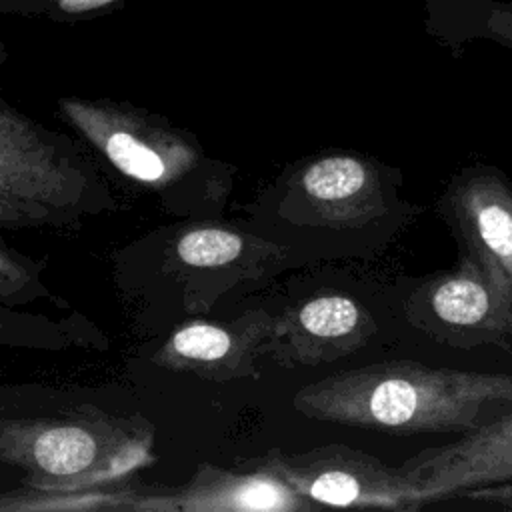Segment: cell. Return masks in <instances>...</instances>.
Segmentation results:
<instances>
[{"label":"cell","mask_w":512,"mask_h":512,"mask_svg":"<svg viewBox=\"0 0 512 512\" xmlns=\"http://www.w3.org/2000/svg\"><path fill=\"white\" fill-rule=\"evenodd\" d=\"M150 436H130L104 416L0 422V460L30 472L42 490H78L150 460Z\"/></svg>","instance_id":"5"},{"label":"cell","mask_w":512,"mask_h":512,"mask_svg":"<svg viewBox=\"0 0 512 512\" xmlns=\"http://www.w3.org/2000/svg\"><path fill=\"white\" fill-rule=\"evenodd\" d=\"M400 468L416 480L424 504L466 488L512 482V404L496 420L466 430L452 444L422 450Z\"/></svg>","instance_id":"12"},{"label":"cell","mask_w":512,"mask_h":512,"mask_svg":"<svg viewBox=\"0 0 512 512\" xmlns=\"http://www.w3.org/2000/svg\"><path fill=\"white\" fill-rule=\"evenodd\" d=\"M44 226L36 216L14 204L12 200L0 196V230H20Z\"/></svg>","instance_id":"18"},{"label":"cell","mask_w":512,"mask_h":512,"mask_svg":"<svg viewBox=\"0 0 512 512\" xmlns=\"http://www.w3.org/2000/svg\"><path fill=\"white\" fill-rule=\"evenodd\" d=\"M130 508L168 512H302L320 506L252 460L250 470L244 472L200 464L182 488L162 496H146L132 502Z\"/></svg>","instance_id":"13"},{"label":"cell","mask_w":512,"mask_h":512,"mask_svg":"<svg viewBox=\"0 0 512 512\" xmlns=\"http://www.w3.org/2000/svg\"><path fill=\"white\" fill-rule=\"evenodd\" d=\"M42 270L44 266L38 260L12 250L0 238V304L20 308L54 298L42 280Z\"/></svg>","instance_id":"15"},{"label":"cell","mask_w":512,"mask_h":512,"mask_svg":"<svg viewBox=\"0 0 512 512\" xmlns=\"http://www.w3.org/2000/svg\"><path fill=\"white\" fill-rule=\"evenodd\" d=\"M60 118L80 142L166 212L192 220L220 216L234 168L210 158L196 136L164 116L110 98L60 96Z\"/></svg>","instance_id":"2"},{"label":"cell","mask_w":512,"mask_h":512,"mask_svg":"<svg viewBox=\"0 0 512 512\" xmlns=\"http://www.w3.org/2000/svg\"><path fill=\"white\" fill-rule=\"evenodd\" d=\"M378 326L372 314L346 294H316L274 316L262 356L292 368L318 366L364 348Z\"/></svg>","instance_id":"9"},{"label":"cell","mask_w":512,"mask_h":512,"mask_svg":"<svg viewBox=\"0 0 512 512\" xmlns=\"http://www.w3.org/2000/svg\"><path fill=\"white\" fill-rule=\"evenodd\" d=\"M484 26V36L512 48V6L490 2V12Z\"/></svg>","instance_id":"17"},{"label":"cell","mask_w":512,"mask_h":512,"mask_svg":"<svg viewBox=\"0 0 512 512\" xmlns=\"http://www.w3.org/2000/svg\"><path fill=\"white\" fill-rule=\"evenodd\" d=\"M80 324L84 320H58L0 304V346L44 352H62L80 344L96 346L102 334L92 326L82 330Z\"/></svg>","instance_id":"14"},{"label":"cell","mask_w":512,"mask_h":512,"mask_svg":"<svg viewBox=\"0 0 512 512\" xmlns=\"http://www.w3.org/2000/svg\"><path fill=\"white\" fill-rule=\"evenodd\" d=\"M274 316L246 310L230 322L190 320L178 326L156 350L152 362L174 372H192L214 382L258 378L256 358L270 334Z\"/></svg>","instance_id":"11"},{"label":"cell","mask_w":512,"mask_h":512,"mask_svg":"<svg viewBox=\"0 0 512 512\" xmlns=\"http://www.w3.org/2000/svg\"><path fill=\"white\" fill-rule=\"evenodd\" d=\"M8 60V50H6V44L0 40V66Z\"/></svg>","instance_id":"19"},{"label":"cell","mask_w":512,"mask_h":512,"mask_svg":"<svg viewBox=\"0 0 512 512\" xmlns=\"http://www.w3.org/2000/svg\"><path fill=\"white\" fill-rule=\"evenodd\" d=\"M438 212L460 240L512 288V184L488 164L458 170L446 184Z\"/></svg>","instance_id":"10"},{"label":"cell","mask_w":512,"mask_h":512,"mask_svg":"<svg viewBox=\"0 0 512 512\" xmlns=\"http://www.w3.org/2000/svg\"><path fill=\"white\" fill-rule=\"evenodd\" d=\"M0 196L44 226L58 228L118 208L102 170L84 146L28 118L2 98Z\"/></svg>","instance_id":"3"},{"label":"cell","mask_w":512,"mask_h":512,"mask_svg":"<svg viewBox=\"0 0 512 512\" xmlns=\"http://www.w3.org/2000/svg\"><path fill=\"white\" fill-rule=\"evenodd\" d=\"M126 0H0V12L12 16H42L54 22H74L116 10Z\"/></svg>","instance_id":"16"},{"label":"cell","mask_w":512,"mask_h":512,"mask_svg":"<svg viewBox=\"0 0 512 512\" xmlns=\"http://www.w3.org/2000/svg\"><path fill=\"white\" fill-rule=\"evenodd\" d=\"M486 404H512V374L414 360L342 370L302 386L292 398L306 418L402 436L466 432L480 424Z\"/></svg>","instance_id":"1"},{"label":"cell","mask_w":512,"mask_h":512,"mask_svg":"<svg viewBox=\"0 0 512 512\" xmlns=\"http://www.w3.org/2000/svg\"><path fill=\"white\" fill-rule=\"evenodd\" d=\"M400 174L382 162L344 150H330L290 166L266 192L264 204L288 228L360 238L380 226L392 230Z\"/></svg>","instance_id":"4"},{"label":"cell","mask_w":512,"mask_h":512,"mask_svg":"<svg viewBox=\"0 0 512 512\" xmlns=\"http://www.w3.org/2000/svg\"><path fill=\"white\" fill-rule=\"evenodd\" d=\"M254 462L316 506L380 510L426 506L416 480L406 470L346 444H326L296 454L270 450Z\"/></svg>","instance_id":"7"},{"label":"cell","mask_w":512,"mask_h":512,"mask_svg":"<svg viewBox=\"0 0 512 512\" xmlns=\"http://www.w3.org/2000/svg\"><path fill=\"white\" fill-rule=\"evenodd\" d=\"M166 268L194 294L186 300L188 310H206V292L212 298L240 280L260 278L274 270L290 248L212 220H194L176 228L168 240Z\"/></svg>","instance_id":"8"},{"label":"cell","mask_w":512,"mask_h":512,"mask_svg":"<svg viewBox=\"0 0 512 512\" xmlns=\"http://www.w3.org/2000/svg\"><path fill=\"white\" fill-rule=\"evenodd\" d=\"M408 322L430 338L470 350L512 344V288L472 252L422 280L406 300Z\"/></svg>","instance_id":"6"}]
</instances>
